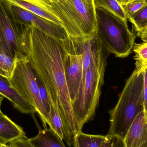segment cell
I'll list each match as a JSON object with an SVG mask.
<instances>
[{
  "instance_id": "d4e9b609",
  "label": "cell",
  "mask_w": 147,
  "mask_h": 147,
  "mask_svg": "<svg viewBox=\"0 0 147 147\" xmlns=\"http://www.w3.org/2000/svg\"><path fill=\"white\" fill-rule=\"evenodd\" d=\"M144 111L147 117V67L145 69L144 73V88H143Z\"/></svg>"
},
{
  "instance_id": "9c48e42d",
  "label": "cell",
  "mask_w": 147,
  "mask_h": 147,
  "mask_svg": "<svg viewBox=\"0 0 147 147\" xmlns=\"http://www.w3.org/2000/svg\"><path fill=\"white\" fill-rule=\"evenodd\" d=\"M10 4L14 17L20 24L27 26L35 27L50 36L60 40L64 39L67 37L66 32L61 25L19 6Z\"/></svg>"
},
{
  "instance_id": "4fadbf2b",
  "label": "cell",
  "mask_w": 147,
  "mask_h": 147,
  "mask_svg": "<svg viewBox=\"0 0 147 147\" xmlns=\"http://www.w3.org/2000/svg\"><path fill=\"white\" fill-rule=\"evenodd\" d=\"M29 140L34 147H66L63 140L51 128H45L40 130L36 136Z\"/></svg>"
},
{
  "instance_id": "e0dca14e",
  "label": "cell",
  "mask_w": 147,
  "mask_h": 147,
  "mask_svg": "<svg viewBox=\"0 0 147 147\" xmlns=\"http://www.w3.org/2000/svg\"><path fill=\"white\" fill-rule=\"evenodd\" d=\"M16 65V59L0 51V75L9 79L13 74Z\"/></svg>"
},
{
  "instance_id": "f1b7e54d",
  "label": "cell",
  "mask_w": 147,
  "mask_h": 147,
  "mask_svg": "<svg viewBox=\"0 0 147 147\" xmlns=\"http://www.w3.org/2000/svg\"><path fill=\"white\" fill-rule=\"evenodd\" d=\"M3 98H4V97L3 96H0V111H1V105L2 102L3 101Z\"/></svg>"
},
{
  "instance_id": "52a82bcc",
  "label": "cell",
  "mask_w": 147,
  "mask_h": 147,
  "mask_svg": "<svg viewBox=\"0 0 147 147\" xmlns=\"http://www.w3.org/2000/svg\"><path fill=\"white\" fill-rule=\"evenodd\" d=\"M25 27L16 20L10 3L0 0V51L15 59L19 54L25 55L22 44Z\"/></svg>"
},
{
  "instance_id": "30bf717a",
  "label": "cell",
  "mask_w": 147,
  "mask_h": 147,
  "mask_svg": "<svg viewBox=\"0 0 147 147\" xmlns=\"http://www.w3.org/2000/svg\"><path fill=\"white\" fill-rule=\"evenodd\" d=\"M147 141V117L144 111L139 113L124 140L126 147H139Z\"/></svg>"
},
{
  "instance_id": "484cf974",
  "label": "cell",
  "mask_w": 147,
  "mask_h": 147,
  "mask_svg": "<svg viewBox=\"0 0 147 147\" xmlns=\"http://www.w3.org/2000/svg\"><path fill=\"white\" fill-rule=\"evenodd\" d=\"M27 1L30 2L34 4L42 7L43 5L45 4H49L51 3L57 1L59 0H25Z\"/></svg>"
},
{
  "instance_id": "7402d4cb",
  "label": "cell",
  "mask_w": 147,
  "mask_h": 147,
  "mask_svg": "<svg viewBox=\"0 0 147 147\" xmlns=\"http://www.w3.org/2000/svg\"><path fill=\"white\" fill-rule=\"evenodd\" d=\"M146 0H132L128 3L122 5L128 19L146 5Z\"/></svg>"
},
{
  "instance_id": "d6986e66",
  "label": "cell",
  "mask_w": 147,
  "mask_h": 147,
  "mask_svg": "<svg viewBox=\"0 0 147 147\" xmlns=\"http://www.w3.org/2000/svg\"><path fill=\"white\" fill-rule=\"evenodd\" d=\"M48 125L60 138L63 140V133L62 121L59 115L53 105L51 106Z\"/></svg>"
},
{
  "instance_id": "4316f807",
  "label": "cell",
  "mask_w": 147,
  "mask_h": 147,
  "mask_svg": "<svg viewBox=\"0 0 147 147\" xmlns=\"http://www.w3.org/2000/svg\"><path fill=\"white\" fill-rule=\"evenodd\" d=\"M138 35L143 42L147 41V27L142 32L138 33Z\"/></svg>"
},
{
  "instance_id": "ffe728a7",
  "label": "cell",
  "mask_w": 147,
  "mask_h": 147,
  "mask_svg": "<svg viewBox=\"0 0 147 147\" xmlns=\"http://www.w3.org/2000/svg\"><path fill=\"white\" fill-rule=\"evenodd\" d=\"M135 53L134 59L136 62L147 67V41L139 44L135 43L133 47Z\"/></svg>"
},
{
  "instance_id": "6da1fadb",
  "label": "cell",
  "mask_w": 147,
  "mask_h": 147,
  "mask_svg": "<svg viewBox=\"0 0 147 147\" xmlns=\"http://www.w3.org/2000/svg\"><path fill=\"white\" fill-rule=\"evenodd\" d=\"M22 53L45 84L51 102L59 115L63 140L71 147L81 131L74 114L63 67V40L55 38L35 27L26 26Z\"/></svg>"
},
{
  "instance_id": "ba28073f",
  "label": "cell",
  "mask_w": 147,
  "mask_h": 147,
  "mask_svg": "<svg viewBox=\"0 0 147 147\" xmlns=\"http://www.w3.org/2000/svg\"><path fill=\"white\" fill-rule=\"evenodd\" d=\"M80 38L67 36L63 40L64 70L71 103L77 97L83 79Z\"/></svg>"
},
{
  "instance_id": "277c9868",
  "label": "cell",
  "mask_w": 147,
  "mask_h": 147,
  "mask_svg": "<svg viewBox=\"0 0 147 147\" xmlns=\"http://www.w3.org/2000/svg\"><path fill=\"white\" fill-rule=\"evenodd\" d=\"M103 48L92 61L82 79L75 100L71 103L74 114L80 129L93 118L104 83V75L108 56Z\"/></svg>"
},
{
  "instance_id": "ac0fdd59",
  "label": "cell",
  "mask_w": 147,
  "mask_h": 147,
  "mask_svg": "<svg viewBox=\"0 0 147 147\" xmlns=\"http://www.w3.org/2000/svg\"><path fill=\"white\" fill-rule=\"evenodd\" d=\"M128 20L132 23L137 33L142 32L147 27V4Z\"/></svg>"
},
{
  "instance_id": "f546056e",
  "label": "cell",
  "mask_w": 147,
  "mask_h": 147,
  "mask_svg": "<svg viewBox=\"0 0 147 147\" xmlns=\"http://www.w3.org/2000/svg\"><path fill=\"white\" fill-rule=\"evenodd\" d=\"M139 147H147V141L145 142L142 144Z\"/></svg>"
},
{
  "instance_id": "9a60e30c",
  "label": "cell",
  "mask_w": 147,
  "mask_h": 147,
  "mask_svg": "<svg viewBox=\"0 0 147 147\" xmlns=\"http://www.w3.org/2000/svg\"><path fill=\"white\" fill-rule=\"evenodd\" d=\"M106 138L107 135L88 134L80 131L74 136V147H101Z\"/></svg>"
},
{
  "instance_id": "7c38bea8",
  "label": "cell",
  "mask_w": 147,
  "mask_h": 147,
  "mask_svg": "<svg viewBox=\"0 0 147 147\" xmlns=\"http://www.w3.org/2000/svg\"><path fill=\"white\" fill-rule=\"evenodd\" d=\"M26 136L22 128L0 111V144H7Z\"/></svg>"
},
{
  "instance_id": "44dd1931",
  "label": "cell",
  "mask_w": 147,
  "mask_h": 147,
  "mask_svg": "<svg viewBox=\"0 0 147 147\" xmlns=\"http://www.w3.org/2000/svg\"><path fill=\"white\" fill-rule=\"evenodd\" d=\"M36 74L38 86L40 97V99H41V102L43 104L45 111L47 115L49 117H50L51 106L52 105L51 99H50V97L48 95V92H47L45 84L36 73Z\"/></svg>"
},
{
  "instance_id": "cb8c5ba5",
  "label": "cell",
  "mask_w": 147,
  "mask_h": 147,
  "mask_svg": "<svg viewBox=\"0 0 147 147\" xmlns=\"http://www.w3.org/2000/svg\"><path fill=\"white\" fill-rule=\"evenodd\" d=\"M12 147H34L30 143L26 136H22L9 142Z\"/></svg>"
},
{
  "instance_id": "8992f818",
  "label": "cell",
  "mask_w": 147,
  "mask_h": 147,
  "mask_svg": "<svg viewBox=\"0 0 147 147\" xmlns=\"http://www.w3.org/2000/svg\"><path fill=\"white\" fill-rule=\"evenodd\" d=\"M9 80L12 87L34 108L46 128L49 117L40 97L35 71L26 55L16 56L14 70Z\"/></svg>"
},
{
  "instance_id": "3957f363",
  "label": "cell",
  "mask_w": 147,
  "mask_h": 147,
  "mask_svg": "<svg viewBox=\"0 0 147 147\" xmlns=\"http://www.w3.org/2000/svg\"><path fill=\"white\" fill-rule=\"evenodd\" d=\"M57 16L66 32L72 38L94 37L97 28L94 0H59L42 7Z\"/></svg>"
},
{
  "instance_id": "603a6c76",
  "label": "cell",
  "mask_w": 147,
  "mask_h": 147,
  "mask_svg": "<svg viewBox=\"0 0 147 147\" xmlns=\"http://www.w3.org/2000/svg\"><path fill=\"white\" fill-rule=\"evenodd\" d=\"M101 147H126L124 140L115 136L107 135L106 140Z\"/></svg>"
},
{
  "instance_id": "83f0119b",
  "label": "cell",
  "mask_w": 147,
  "mask_h": 147,
  "mask_svg": "<svg viewBox=\"0 0 147 147\" xmlns=\"http://www.w3.org/2000/svg\"><path fill=\"white\" fill-rule=\"evenodd\" d=\"M117 1L120 3L121 5H124L126 3H128L129 2L131 1L132 0H116Z\"/></svg>"
},
{
  "instance_id": "1f68e13d",
  "label": "cell",
  "mask_w": 147,
  "mask_h": 147,
  "mask_svg": "<svg viewBox=\"0 0 147 147\" xmlns=\"http://www.w3.org/2000/svg\"><path fill=\"white\" fill-rule=\"evenodd\" d=\"M146 3L147 4V0H146Z\"/></svg>"
},
{
  "instance_id": "5b68a950",
  "label": "cell",
  "mask_w": 147,
  "mask_h": 147,
  "mask_svg": "<svg viewBox=\"0 0 147 147\" xmlns=\"http://www.w3.org/2000/svg\"><path fill=\"white\" fill-rule=\"evenodd\" d=\"M96 37L101 45L117 57H126L133 49L136 35L127 23L101 8H96Z\"/></svg>"
},
{
  "instance_id": "4dcf8cb0",
  "label": "cell",
  "mask_w": 147,
  "mask_h": 147,
  "mask_svg": "<svg viewBox=\"0 0 147 147\" xmlns=\"http://www.w3.org/2000/svg\"><path fill=\"white\" fill-rule=\"evenodd\" d=\"M0 147H12L10 145H7V144H0Z\"/></svg>"
},
{
  "instance_id": "8fae6325",
  "label": "cell",
  "mask_w": 147,
  "mask_h": 147,
  "mask_svg": "<svg viewBox=\"0 0 147 147\" xmlns=\"http://www.w3.org/2000/svg\"><path fill=\"white\" fill-rule=\"evenodd\" d=\"M0 95L7 98L13 107L21 113L32 115L36 112L34 108L12 87L9 79L1 75H0Z\"/></svg>"
},
{
  "instance_id": "5bb4252c",
  "label": "cell",
  "mask_w": 147,
  "mask_h": 147,
  "mask_svg": "<svg viewBox=\"0 0 147 147\" xmlns=\"http://www.w3.org/2000/svg\"><path fill=\"white\" fill-rule=\"evenodd\" d=\"M10 4L21 7L40 17L53 22L59 25L61 22L58 18L50 11L25 0H7Z\"/></svg>"
},
{
  "instance_id": "2e32d148",
  "label": "cell",
  "mask_w": 147,
  "mask_h": 147,
  "mask_svg": "<svg viewBox=\"0 0 147 147\" xmlns=\"http://www.w3.org/2000/svg\"><path fill=\"white\" fill-rule=\"evenodd\" d=\"M96 8H101L127 23V18L122 6L116 0H94Z\"/></svg>"
},
{
  "instance_id": "7a4b0ae2",
  "label": "cell",
  "mask_w": 147,
  "mask_h": 147,
  "mask_svg": "<svg viewBox=\"0 0 147 147\" xmlns=\"http://www.w3.org/2000/svg\"><path fill=\"white\" fill-rule=\"evenodd\" d=\"M135 65L116 105L109 111L110 124L108 135L115 136L123 140L137 115L144 111V73L146 68L137 62Z\"/></svg>"
}]
</instances>
